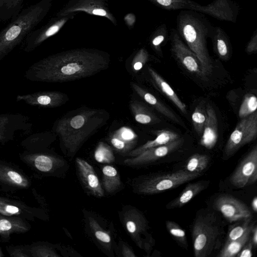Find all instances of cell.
<instances>
[{
  "instance_id": "cell-1",
  "label": "cell",
  "mask_w": 257,
  "mask_h": 257,
  "mask_svg": "<svg viewBox=\"0 0 257 257\" xmlns=\"http://www.w3.org/2000/svg\"><path fill=\"white\" fill-rule=\"evenodd\" d=\"M110 55L93 48H77L50 55L34 64L28 71L32 80L63 83L90 77L107 69Z\"/></svg>"
},
{
  "instance_id": "cell-2",
  "label": "cell",
  "mask_w": 257,
  "mask_h": 257,
  "mask_svg": "<svg viewBox=\"0 0 257 257\" xmlns=\"http://www.w3.org/2000/svg\"><path fill=\"white\" fill-rule=\"evenodd\" d=\"M110 117L102 109L83 106L68 112L58 119L53 131L69 154H75L83 143L105 125Z\"/></svg>"
},
{
  "instance_id": "cell-3",
  "label": "cell",
  "mask_w": 257,
  "mask_h": 257,
  "mask_svg": "<svg viewBox=\"0 0 257 257\" xmlns=\"http://www.w3.org/2000/svg\"><path fill=\"white\" fill-rule=\"evenodd\" d=\"M177 31L187 47L199 59L206 76L211 74L212 64L207 47V39L213 33L214 26L204 14L184 10L176 18Z\"/></svg>"
},
{
  "instance_id": "cell-4",
  "label": "cell",
  "mask_w": 257,
  "mask_h": 257,
  "mask_svg": "<svg viewBox=\"0 0 257 257\" xmlns=\"http://www.w3.org/2000/svg\"><path fill=\"white\" fill-rule=\"evenodd\" d=\"M224 233V223L215 212L206 209L198 211L191 231L195 256L212 255L221 246Z\"/></svg>"
},
{
  "instance_id": "cell-5",
  "label": "cell",
  "mask_w": 257,
  "mask_h": 257,
  "mask_svg": "<svg viewBox=\"0 0 257 257\" xmlns=\"http://www.w3.org/2000/svg\"><path fill=\"white\" fill-rule=\"evenodd\" d=\"M52 0H41L23 10L0 33V56H4L20 43L48 14Z\"/></svg>"
},
{
  "instance_id": "cell-6",
  "label": "cell",
  "mask_w": 257,
  "mask_h": 257,
  "mask_svg": "<svg viewBox=\"0 0 257 257\" xmlns=\"http://www.w3.org/2000/svg\"><path fill=\"white\" fill-rule=\"evenodd\" d=\"M201 175L200 173H192L186 170L159 174L144 180L138 187V192L144 194H158L175 188Z\"/></svg>"
},
{
  "instance_id": "cell-7",
  "label": "cell",
  "mask_w": 257,
  "mask_h": 257,
  "mask_svg": "<svg viewBox=\"0 0 257 257\" xmlns=\"http://www.w3.org/2000/svg\"><path fill=\"white\" fill-rule=\"evenodd\" d=\"M257 135V111L240 119L225 146L223 158L233 156L240 148L255 140Z\"/></svg>"
},
{
  "instance_id": "cell-8",
  "label": "cell",
  "mask_w": 257,
  "mask_h": 257,
  "mask_svg": "<svg viewBox=\"0 0 257 257\" xmlns=\"http://www.w3.org/2000/svg\"><path fill=\"white\" fill-rule=\"evenodd\" d=\"M78 12L103 17L114 25L117 24L116 19L109 8L108 0H69L55 16L61 17Z\"/></svg>"
},
{
  "instance_id": "cell-9",
  "label": "cell",
  "mask_w": 257,
  "mask_h": 257,
  "mask_svg": "<svg viewBox=\"0 0 257 257\" xmlns=\"http://www.w3.org/2000/svg\"><path fill=\"white\" fill-rule=\"evenodd\" d=\"M169 40L171 53L188 71L201 77L207 76L199 59L185 44L176 29H170Z\"/></svg>"
},
{
  "instance_id": "cell-10",
  "label": "cell",
  "mask_w": 257,
  "mask_h": 257,
  "mask_svg": "<svg viewBox=\"0 0 257 257\" xmlns=\"http://www.w3.org/2000/svg\"><path fill=\"white\" fill-rule=\"evenodd\" d=\"M31 181L26 173L17 165L0 160V190L14 193L27 189Z\"/></svg>"
},
{
  "instance_id": "cell-11",
  "label": "cell",
  "mask_w": 257,
  "mask_h": 257,
  "mask_svg": "<svg viewBox=\"0 0 257 257\" xmlns=\"http://www.w3.org/2000/svg\"><path fill=\"white\" fill-rule=\"evenodd\" d=\"M21 160L37 175L52 174L63 164L59 157L48 153L34 151H25L19 155Z\"/></svg>"
},
{
  "instance_id": "cell-12",
  "label": "cell",
  "mask_w": 257,
  "mask_h": 257,
  "mask_svg": "<svg viewBox=\"0 0 257 257\" xmlns=\"http://www.w3.org/2000/svg\"><path fill=\"white\" fill-rule=\"evenodd\" d=\"M190 10L207 15L220 21L236 23L239 7L232 0H214L207 5L195 2Z\"/></svg>"
},
{
  "instance_id": "cell-13",
  "label": "cell",
  "mask_w": 257,
  "mask_h": 257,
  "mask_svg": "<svg viewBox=\"0 0 257 257\" xmlns=\"http://www.w3.org/2000/svg\"><path fill=\"white\" fill-rule=\"evenodd\" d=\"M214 204L215 209L230 223L252 218L251 212L246 205L231 195L218 196Z\"/></svg>"
},
{
  "instance_id": "cell-14",
  "label": "cell",
  "mask_w": 257,
  "mask_h": 257,
  "mask_svg": "<svg viewBox=\"0 0 257 257\" xmlns=\"http://www.w3.org/2000/svg\"><path fill=\"white\" fill-rule=\"evenodd\" d=\"M257 180V146H255L238 165L231 175V185L243 188Z\"/></svg>"
},
{
  "instance_id": "cell-15",
  "label": "cell",
  "mask_w": 257,
  "mask_h": 257,
  "mask_svg": "<svg viewBox=\"0 0 257 257\" xmlns=\"http://www.w3.org/2000/svg\"><path fill=\"white\" fill-rule=\"evenodd\" d=\"M75 14L66 16L55 17L39 29L31 31L26 36L25 50H33L45 40L55 35L64 27L66 23L73 19Z\"/></svg>"
},
{
  "instance_id": "cell-16",
  "label": "cell",
  "mask_w": 257,
  "mask_h": 257,
  "mask_svg": "<svg viewBox=\"0 0 257 257\" xmlns=\"http://www.w3.org/2000/svg\"><path fill=\"white\" fill-rule=\"evenodd\" d=\"M184 143L183 138L173 141L168 144L149 149L140 155L124 160L126 165L139 166L154 162L166 156L180 147Z\"/></svg>"
},
{
  "instance_id": "cell-17",
  "label": "cell",
  "mask_w": 257,
  "mask_h": 257,
  "mask_svg": "<svg viewBox=\"0 0 257 257\" xmlns=\"http://www.w3.org/2000/svg\"><path fill=\"white\" fill-rule=\"evenodd\" d=\"M0 213L7 216H17L28 221L41 217L40 209L31 207L20 199L0 196Z\"/></svg>"
},
{
  "instance_id": "cell-18",
  "label": "cell",
  "mask_w": 257,
  "mask_h": 257,
  "mask_svg": "<svg viewBox=\"0 0 257 257\" xmlns=\"http://www.w3.org/2000/svg\"><path fill=\"white\" fill-rule=\"evenodd\" d=\"M17 100L31 105L52 108L63 105L69 100V97L60 91H44L19 95Z\"/></svg>"
},
{
  "instance_id": "cell-19",
  "label": "cell",
  "mask_w": 257,
  "mask_h": 257,
  "mask_svg": "<svg viewBox=\"0 0 257 257\" xmlns=\"http://www.w3.org/2000/svg\"><path fill=\"white\" fill-rule=\"evenodd\" d=\"M31 227L29 221L17 216H7L0 213V241L8 242L13 234L25 233Z\"/></svg>"
},
{
  "instance_id": "cell-20",
  "label": "cell",
  "mask_w": 257,
  "mask_h": 257,
  "mask_svg": "<svg viewBox=\"0 0 257 257\" xmlns=\"http://www.w3.org/2000/svg\"><path fill=\"white\" fill-rule=\"evenodd\" d=\"M138 136L130 127L122 126L112 132L108 140L117 152L125 153L133 150L136 146Z\"/></svg>"
},
{
  "instance_id": "cell-21",
  "label": "cell",
  "mask_w": 257,
  "mask_h": 257,
  "mask_svg": "<svg viewBox=\"0 0 257 257\" xmlns=\"http://www.w3.org/2000/svg\"><path fill=\"white\" fill-rule=\"evenodd\" d=\"M76 163L79 175L86 188L96 196H103V190L92 166L79 158L76 159Z\"/></svg>"
},
{
  "instance_id": "cell-22",
  "label": "cell",
  "mask_w": 257,
  "mask_h": 257,
  "mask_svg": "<svg viewBox=\"0 0 257 257\" xmlns=\"http://www.w3.org/2000/svg\"><path fill=\"white\" fill-rule=\"evenodd\" d=\"M123 220L127 230L141 247V235L146 231L148 227L145 216L139 210L132 209L125 213Z\"/></svg>"
},
{
  "instance_id": "cell-23",
  "label": "cell",
  "mask_w": 257,
  "mask_h": 257,
  "mask_svg": "<svg viewBox=\"0 0 257 257\" xmlns=\"http://www.w3.org/2000/svg\"><path fill=\"white\" fill-rule=\"evenodd\" d=\"M207 118L200 140L202 146L207 149L212 148L217 141L218 130L216 113L212 106L208 103L206 106Z\"/></svg>"
},
{
  "instance_id": "cell-24",
  "label": "cell",
  "mask_w": 257,
  "mask_h": 257,
  "mask_svg": "<svg viewBox=\"0 0 257 257\" xmlns=\"http://www.w3.org/2000/svg\"><path fill=\"white\" fill-rule=\"evenodd\" d=\"M131 85L134 90L141 97L158 111L175 122L182 124V122L179 119L175 114L153 94L148 92L146 90L134 82H131Z\"/></svg>"
},
{
  "instance_id": "cell-25",
  "label": "cell",
  "mask_w": 257,
  "mask_h": 257,
  "mask_svg": "<svg viewBox=\"0 0 257 257\" xmlns=\"http://www.w3.org/2000/svg\"><path fill=\"white\" fill-rule=\"evenodd\" d=\"M155 85L183 113H186V105L179 98L170 85L152 68H148Z\"/></svg>"
},
{
  "instance_id": "cell-26",
  "label": "cell",
  "mask_w": 257,
  "mask_h": 257,
  "mask_svg": "<svg viewBox=\"0 0 257 257\" xmlns=\"http://www.w3.org/2000/svg\"><path fill=\"white\" fill-rule=\"evenodd\" d=\"M206 185L205 182L201 181L187 184L179 195L167 205V208L174 209L183 206L204 190Z\"/></svg>"
},
{
  "instance_id": "cell-27",
  "label": "cell",
  "mask_w": 257,
  "mask_h": 257,
  "mask_svg": "<svg viewBox=\"0 0 257 257\" xmlns=\"http://www.w3.org/2000/svg\"><path fill=\"white\" fill-rule=\"evenodd\" d=\"M210 38L218 57L224 60L228 59L231 54V44L226 33L221 27H214L213 33Z\"/></svg>"
},
{
  "instance_id": "cell-28",
  "label": "cell",
  "mask_w": 257,
  "mask_h": 257,
  "mask_svg": "<svg viewBox=\"0 0 257 257\" xmlns=\"http://www.w3.org/2000/svg\"><path fill=\"white\" fill-rule=\"evenodd\" d=\"M179 138H180L179 135L174 132L162 130L158 132L155 139L149 141L144 145L132 150L127 153V155L128 156L134 157L147 150L168 144Z\"/></svg>"
},
{
  "instance_id": "cell-29",
  "label": "cell",
  "mask_w": 257,
  "mask_h": 257,
  "mask_svg": "<svg viewBox=\"0 0 257 257\" xmlns=\"http://www.w3.org/2000/svg\"><path fill=\"white\" fill-rule=\"evenodd\" d=\"M129 107L135 119L138 123L148 124L160 121L154 112L140 101L136 100H131L129 103Z\"/></svg>"
},
{
  "instance_id": "cell-30",
  "label": "cell",
  "mask_w": 257,
  "mask_h": 257,
  "mask_svg": "<svg viewBox=\"0 0 257 257\" xmlns=\"http://www.w3.org/2000/svg\"><path fill=\"white\" fill-rule=\"evenodd\" d=\"M255 222H252L244 233L239 238L225 241L218 254V257H234L240 251L251 236L252 229Z\"/></svg>"
},
{
  "instance_id": "cell-31",
  "label": "cell",
  "mask_w": 257,
  "mask_h": 257,
  "mask_svg": "<svg viewBox=\"0 0 257 257\" xmlns=\"http://www.w3.org/2000/svg\"><path fill=\"white\" fill-rule=\"evenodd\" d=\"M103 185L107 193H112L119 188L121 181L119 174L115 168L111 166H105L102 168Z\"/></svg>"
},
{
  "instance_id": "cell-32",
  "label": "cell",
  "mask_w": 257,
  "mask_h": 257,
  "mask_svg": "<svg viewBox=\"0 0 257 257\" xmlns=\"http://www.w3.org/2000/svg\"><path fill=\"white\" fill-rule=\"evenodd\" d=\"M169 38V31L165 24L157 27L150 38V44L154 51L162 54V46Z\"/></svg>"
},
{
  "instance_id": "cell-33",
  "label": "cell",
  "mask_w": 257,
  "mask_h": 257,
  "mask_svg": "<svg viewBox=\"0 0 257 257\" xmlns=\"http://www.w3.org/2000/svg\"><path fill=\"white\" fill-rule=\"evenodd\" d=\"M155 6L166 10H190L195 3L191 0H148Z\"/></svg>"
},
{
  "instance_id": "cell-34",
  "label": "cell",
  "mask_w": 257,
  "mask_h": 257,
  "mask_svg": "<svg viewBox=\"0 0 257 257\" xmlns=\"http://www.w3.org/2000/svg\"><path fill=\"white\" fill-rule=\"evenodd\" d=\"M27 247L31 257L59 256L52 247L44 242H34L31 244H27Z\"/></svg>"
},
{
  "instance_id": "cell-35",
  "label": "cell",
  "mask_w": 257,
  "mask_h": 257,
  "mask_svg": "<svg viewBox=\"0 0 257 257\" xmlns=\"http://www.w3.org/2000/svg\"><path fill=\"white\" fill-rule=\"evenodd\" d=\"M209 161L207 155L195 154L188 160L185 170L192 173H200L207 167Z\"/></svg>"
},
{
  "instance_id": "cell-36",
  "label": "cell",
  "mask_w": 257,
  "mask_h": 257,
  "mask_svg": "<svg viewBox=\"0 0 257 257\" xmlns=\"http://www.w3.org/2000/svg\"><path fill=\"white\" fill-rule=\"evenodd\" d=\"M206 105L200 102L195 108L192 114V120L194 129L198 135L202 134L207 118Z\"/></svg>"
},
{
  "instance_id": "cell-37",
  "label": "cell",
  "mask_w": 257,
  "mask_h": 257,
  "mask_svg": "<svg viewBox=\"0 0 257 257\" xmlns=\"http://www.w3.org/2000/svg\"><path fill=\"white\" fill-rule=\"evenodd\" d=\"M166 226L170 234L178 243L184 248L187 249L188 243L185 231L173 221H166Z\"/></svg>"
},
{
  "instance_id": "cell-38",
  "label": "cell",
  "mask_w": 257,
  "mask_h": 257,
  "mask_svg": "<svg viewBox=\"0 0 257 257\" xmlns=\"http://www.w3.org/2000/svg\"><path fill=\"white\" fill-rule=\"evenodd\" d=\"M95 160L100 163H110L115 160L112 149L104 142H99L94 152Z\"/></svg>"
},
{
  "instance_id": "cell-39",
  "label": "cell",
  "mask_w": 257,
  "mask_h": 257,
  "mask_svg": "<svg viewBox=\"0 0 257 257\" xmlns=\"http://www.w3.org/2000/svg\"><path fill=\"white\" fill-rule=\"evenodd\" d=\"M251 218L240 220L237 221V223L230 225L228 228L225 241L235 240L241 237L252 222Z\"/></svg>"
},
{
  "instance_id": "cell-40",
  "label": "cell",
  "mask_w": 257,
  "mask_h": 257,
  "mask_svg": "<svg viewBox=\"0 0 257 257\" xmlns=\"http://www.w3.org/2000/svg\"><path fill=\"white\" fill-rule=\"evenodd\" d=\"M257 108V98L253 94H247L241 104L238 116L240 119L245 117L254 111Z\"/></svg>"
},
{
  "instance_id": "cell-41",
  "label": "cell",
  "mask_w": 257,
  "mask_h": 257,
  "mask_svg": "<svg viewBox=\"0 0 257 257\" xmlns=\"http://www.w3.org/2000/svg\"><path fill=\"white\" fill-rule=\"evenodd\" d=\"M90 226L96 238L101 242L108 244L111 242L110 235L100 227L97 222L93 218L89 217Z\"/></svg>"
},
{
  "instance_id": "cell-42",
  "label": "cell",
  "mask_w": 257,
  "mask_h": 257,
  "mask_svg": "<svg viewBox=\"0 0 257 257\" xmlns=\"http://www.w3.org/2000/svg\"><path fill=\"white\" fill-rule=\"evenodd\" d=\"M149 54L144 48L139 49L135 54L132 62V66L134 71L140 70L148 61Z\"/></svg>"
},
{
  "instance_id": "cell-43",
  "label": "cell",
  "mask_w": 257,
  "mask_h": 257,
  "mask_svg": "<svg viewBox=\"0 0 257 257\" xmlns=\"http://www.w3.org/2000/svg\"><path fill=\"white\" fill-rule=\"evenodd\" d=\"M6 250L11 257H31L27 244L10 245L6 246Z\"/></svg>"
},
{
  "instance_id": "cell-44",
  "label": "cell",
  "mask_w": 257,
  "mask_h": 257,
  "mask_svg": "<svg viewBox=\"0 0 257 257\" xmlns=\"http://www.w3.org/2000/svg\"><path fill=\"white\" fill-rule=\"evenodd\" d=\"M24 0H3L0 4V8H4L7 11L16 10L21 7Z\"/></svg>"
},
{
  "instance_id": "cell-45",
  "label": "cell",
  "mask_w": 257,
  "mask_h": 257,
  "mask_svg": "<svg viewBox=\"0 0 257 257\" xmlns=\"http://www.w3.org/2000/svg\"><path fill=\"white\" fill-rule=\"evenodd\" d=\"M245 52L249 54L256 53L257 52V31H254L252 36L247 43Z\"/></svg>"
},
{
  "instance_id": "cell-46",
  "label": "cell",
  "mask_w": 257,
  "mask_h": 257,
  "mask_svg": "<svg viewBox=\"0 0 257 257\" xmlns=\"http://www.w3.org/2000/svg\"><path fill=\"white\" fill-rule=\"evenodd\" d=\"M253 246L251 237H250L247 242L244 245L236 256L251 257L252 256V249Z\"/></svg>"
},
{
  "instance_id": "cell-47",
  "label": "cell",
  "mask_w": 257,
  "mask_h": 257,
  "mask_svg": "<svg viewBox=\"0 0 257 257\" xmlns=\"http://www.w3.org/2000/svg\"><path fill=\"white\" fill-rule=\"evenodd\" d=\"M8 118L5 116L0 117V142L4 141L6 139L5 131L6 126L8 121Z\"/></svg>"
},
{
  "instance_id": "cell-48",
  "label": "cell",
  "mask_w": 257,
  "mask_h": 257,
  "mask_svg": "<svg viewBox=\"0 0 257 257\" xmlns=\"http://www.w3.org/2000/svg\"><path fill=\"white\" fill-rule=\"evenodd\" d=\"M250 237L253 243V246L256 247L257 245V226L256 224L254 225L252 229Z\"/></svg>"
},
{
  "instance_id": "cell-49",
  "label": "cell",
  "mask_w": 257,
  "mask_h": 257,
  "mask_svg": "<svg viewBox=\"0 0 257 257\" xmlns=\"http://www.w3.org/2000/svg\"><path fill=\"white\" fill-rule=\"evenodd\" d=\"M122 255L125 257H134L136 256L133 251L131 248L126 246H125L123 248Z\"/></svg>"
},
{
  "instance_id": "cell-50",
  "label": "cell",
  "mask_w": 257,
  "mask_h": 257,
  "mask_svg": "<svg viewBox=\"0 0 257 257\" xmlns=\"http://www.w3.org/2000/svg\"><path fill=\"white\" fill-rule=\"evenodd\" d=\"M251 206L252 209L254 211L256 212L257 211V197L255 196L252 200L251 203Z\"/></svg>"
},
{
  "instance_id": "cell-51",
  "label": "cell",
  "mask_w": 257,
  "mask_h": 257,
  "mask_svg": "<svg viewBox=\"0 0 257 257\" xmlns=\"http://www.w3.org/2000/svg\"><path fill=\"white\" fill-rule=\"evenodd\" d=\"M4 256L3 252L2 251V248L0 247V257H3Z\"/></svg>"
},
{
  "instance_id": "cell-52",
  "label": "cell",
  "mask_w": 257,
  "mask_h": 257,
  "mask_svg": "<svg viewBox=\"0 0 257 257\" xmlns=\"http://www.w3.org/2000/svg\"><path fill=\"white\" fill-rule=\"evenodd\" d=\"M3 0H0V4Z\"/></svg>"
}]
</instances>
